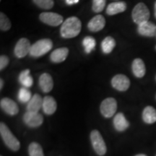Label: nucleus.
<instances>
[{"label": "nucleus", "mask_w": 156, "mask_h": 156, "mask_svg": "<svg viewBox=\"0 0 156 156\" xmlns=\"http://www.w3.org/2000/svg\"><path fill=\"white\" fill-rule=\"evenodd\" d=\"M81 28V21L76 17H70L62 23L60 30L61 36L64 38H74L79 35Z\"/></svg>", "instance_id": "nucleus-1"}, {"label": "nucleus", "mask_w": 156, "mask_h": 156, "mask_svg": "<svg viewBox=\"0 0 156 156\" xmlns=\"http://www.w3.org/2000/svg\"><path fill=\"white\" fill-rule=\"evenodd\" d=\"M0 134L7 147L12 151H17L20 147V142L12 134L5 123H0Z\"/></svg>", "instance_id": "nucleus-2"}, {"label": "nucleus", "mask_w": 156, "mask_h": 156, "mask_svg": "<svg viewBox=\"0 0 156 156\" xmlns=\"http://www.w3.org/2000/svg\"><path fill=\"white\" fill-rule=\"evenodd\" d=\"M52 47L53 43L50 39H41L31 46L30 55L34 57H40L48 53Z\"/></svg>", "instance_id": "nucleus-3"}, {"label": "nucleus", "mask_w": 156, "mask_h": 156, "mask_svg": "<svg viewBox=\"0 0 156 156\" xmlns=\"http://www.w3.org/2000/svg\"><path fill=\"white\" fill-rule=\"evenodd\" d=\"M132 17L134 22L140 25L142 23L147 22L150 18V11L145 4L138 3L132 10Z\"/></svg>", "instance_id": "nucleus-4"}, {"label": "nucleus", "mask_w": 156, "mask_h": 156, "mask_svg": "<svg viewBox=\"0 0 156 156\" xmlns=\"http://www.w3.org/2000/svg\"><path fill=\"white\" fill-rule=\"evenodd\" d=\"M90 141L93 149L98 155L102 156L106 154L107 151L106 143L99 131L95 129L91 132Z\"/></svg>", "instance_id": "nucleus-5"}, {"label": "nucleus", "mask_w": 156, "mask_h": 156, "mask_svg": "<svg viewBox=\"0 0 156 156\" xmlns=\"http://www.w3.org/2000/svg\"><path fill=\"white\" fill-rule=\"evenodd\" d=\"M117 110V102L114 98H107L101 103L100 111L101 114L106 118L114 116Z\"/></svg>", "instance_id": "nucleus-6"}, {"label": "nucleus", "mask_w": 156, "mask_h": 156, "mask_svg": "<svg viewBox=\"0 0 156 156\" xmlns=\"http://www.w3.org/2000/svg\"><path fill=\"white\" fill-rule=\"evenodd\" d=\"M25 124L29 127L36 128L40 126L44 122L43 116L39 113L27 112L23 116Z\"/></svg>", "instance_id": "nucleus-7"}, {"label": "nucleus", "mask_w": 156, "mask_h": 156, "mask_svg": "<svg viewBox=\"0 0 156 156\" xmlns=\"http://www.w3.org/2000/svg\"><path fill=\"white\" fill-rule=\"evenodd\" d=\"M39 18L41 22L51 26H58L63 23V17L54 12H43Z\"/></svg>", "instance_id": "nucleus-8"}, {"label": "nucleus", "mask_w": 156, "mask_h": 156, "mask_svg": "<svg viewBox=\"0 0 156 156\" xmlns=\"http://www.w3.org/2000/svg\"><path fill=\"white\" fill-rule=\"evenodd\" d=\"M31 46L30 41L28 39L23 38L17 41L15 47V54L17 58H23L28 54H30Z\"/></svg>", "instance_id": "nucleus-9"}, {"label": "nucleus", "mask_w": 156, "mask_h": 156, "mask_svg": "<svg viewBox=\"0 0 156 156\" xmlns=\"http://www.w3.org/2000/svg\"><path fill=\"white\" fill-rule=\"evenodd\" d=\"M112 85L114 88L119 91H126L130 86V80L126 75H116L112 78Z\"/></svg>", "instance_id": "nucleus-10"}, {"label": "nucleus", "mask_w": 156, "mask_h": 156, "mask_svg": "<svg viewBox=\"0 0 156 156\" xmlns=\"http://www.w3.org/2000/svg\"><path fill=\"white\" fill-rule=\"evenodd\" d=\"M0 106L1 108L6 114L15 116L19 112V108L17 103L9 98H4L0 101Z\"/></svg>", "instance_id": "nucleus-11"}, {"label": "nucleus", "mask_w": 156, "mask_h": 156, "mask_svg": "<svg viewBox=\"0 0 156 156\" xmlns=\"http://www.w3.org/2000/svg\"><path fill=\"white\" fill-rule=\"evenodd\" d=\"M137 31L141 36L153 37L156 35V25L147 21L138 25Z\"/></svg>", "instance_id": "nucleus-12"}, {"label": "nucleus", "mask_w": 156, "mask_h": 156, "mask_svg": "<svg viewBox=\"0 0 156 156\" xmlns=\"http://www.w3.org/2000/svg\"><path fill=\"white\" fill-rule=\"evenodd\" d=\"M106 25V20L103 15H98L93 17L87 25V28L92 32H98L103 30Z\"/></svg>", "instance_id": "nucleus-13"}, {"label": "nucleus", "mask_w": 156, "mask_h": 156, "mask_svg": "<svg viewBox=\"0 0 156 156\" xmlns=\"http://www.w3.org/2000/svg\"><path fill=\"white\" fill-rule=\"evenodd\" d=\"M39 86L44 93H49L54 87V82L51 76L48 73H44L39 78Z\"/></svg>", "instance_id": "nucleus-14"}, {"label": "nucleus", "mask_w": 156, "mask_h": 156, "mask_svg": "<svg viewBox=\"0 0 156 156\" xmlns=\"http://www.w3.org/2000/svg\"><path fill=\"white\" fill-rule=\"evenodd\" d=\"M57 108V104L55 99L52 96H46L43 101V111L46 114L52 115L55 113Z\"/></svg>", "instance_id": "nucleus-15"}, {"label": "nucleus", "mask_w": 156, "mask_h": 156, "mask_svg": "<svg viewBox=\"0 0 156 156\" xmlns=\"http://www.w3.org/2000/svg\"><path fill=\"white\" fill-rule=\"evenodd\" d=\"M44 99L38 94H35L27 105V111L29 112L38 113L39 110L43 106Z\"/></svg>", "instance_id": "nucleus-16"}, {"label": "nucleus", "mask_w": 156, "mask_h": 156, "mask_svg": "<svg viewBox=\"0 0 156 156\" xmlns=\"http://www.w3.org/2000/svg\"><path fill=\"white\" fill-rule=\"evenodd\" d=\"M114 126L118 132H124L129 126V122L122 113H119L114 116Z\"/></svg>", "instance_id": "nucleus-17"}, {"label": "nucleus", "mask_w": 156, "mask_h": 156, "mask_svg": "<svg viewBox=\"0 0 156 156\" xmlns=\"http://www.w3.org/2000/svg\"><path fill=\"white\" fill-rule=\"evenodd\" d=\"M132 69L134 76L138 78L143 77L145 75L146 68L145 64L141 58H135L132 62Z\"/></svg>", "instance_id": "nucleus-18"}, {"label": "nucleus", "mask_w": 156, "mask_h": 156, "mask_svg": "<svg viewBox=\"0 0 156 156\" xmlns=\"http://www.w3.org/2000/svg\"><path fill=\"white\" fill-rule=\"evenodd\" d=\"M68 54H69V49L67 48L64 47L57 48L51 54L50 58L52 62L60 63V62H64L67 58Z\"/></svg>", "instance_id": "nucleus-19"}, {"label": "nucleus", "mask_w": 156, "mask_h": 156, "mask_svg": "<svg viewBox=\"0 0 156 156\" xmlns=\"http://www.w3.org/2000/svg\"><path fill=\"white\" fill-rule=\"evenodd\" d=\"M126 4L124 2H117L109 4L106 9V14L108 15H114L123 12L126 10Z\"/></svg>", "instance_id": "nucleus-20"}, {"label": "nucleus", "mask_w": 156, "mask_h": 156, "mask_svg": "<svg viewBox=\"0 0 156 156\" xmlns=\"http://www.w3.org/2000/svg\"><path fill=\"white\" fill-rule=\"evenodd\" d=\"M142 119L146 124H153L156 122V109L153 106H147L142 112Z\"/></svg>", "instance_id": "nucleus-21"}, {"label": "nucleus", "mask_w": 156, "mask_h": 156, "mask_svg": "<svg viewBox=\"0 0 156 156\" xmlns=\"http://www.w3.org/2000/svg\"><path fill=\"white\" fill-rule=\"evenodd\" d=\"M19 82L25 87H30L33 85L34 80L30 76V70L25 69L19 75Z\"/></svg>", "instance_id": "nucleus-22"}, {"label": "nucleus", "mask_w": 156, "mask_h": 156, "mask_svg": "<svg viewBox=\"0 0 156 156\" xmlns=\"http://www.w3.org/2000/svg\"><path fill=\"white\" fill-rule=\"evenodd\" d=\"M115 46H116V41L112 37H106L103 39V41L101 43V48L103 53L109 54L112 51Z\"/></svg>", "instance_id": "nucleus-23"}, {"label": "nucleus", "mask_w": 156, "mask_h": 156, "mask_svg": "<svg viewBox=\"0 0 156 156\" xmlns=\"http://www.w3.org/2000/svg\"><path fill=\"white\" fill-rule=\"evenodd\" d=\"M29 156H44L42 147L38 142H31L28 147Z\"/></svg>", "instance_id": "nucleus-24"}, {"label": "nucleus", "mask_w": 156, "mask_h": 156, "mask_svg": "<svg viewBox=\"0 0 156 156\" xmlns=\"http://www.w3.org/2000/svg\"><path fill=\"white\" fill-rule=\"evenodd\" d=\"M83 45L84 48H85V52L87 54H90L95 48V45H96V41H95V38H93V37L87 36L83 39Z\"/></svg>", "instance_id": "nucleus-25"}, {"label": "nucleus", "mask_w": 156, "mask_h": 156, "mask_svg": "<svg viewBox=\"0 0 156 156\" xmlns=\"http://www.w3.org/2000/svg\"><path fill=\"white\" fill-rule=\"evenodd\" d=\"M32 95H31V93L27 87H21L19 90L18 92V100L20 101L21 103H28L32 98Z\"/></svg>", "instance_id": "nucleus-26"}, {"label": "nucleus", "mask_w": 156, "mask_h": 156, "mask_svg": "<svg viewBox=\"0 0 156 156\" xmlns=\"http://www.w3.org/2000/svg\"><path fill=\"white\" fill-rule=\"evenodd\" d=\"M11 28V23L8 17L3 12L0 13V29L2 31L9 30Z\"/></svg>", "instance_id": "nucleus-27"}, {"label": "nucleus", "mask_w": 156, "mask_h": 156, "mask_svg": "<svg viewBox=\"0 0 156 156\" xmlns=\"http://www.w3.org/2000/svg\"><path fill=\"white\" fill-rule=\"evenodd\" d=\"M34 2L41 9H49L54 7V0H33Z\"/></svg>", "instance_id": "nucleus-28"}, {"label": "nucleus", "mask_w": 156, "mask_h": 156, "mask_svg": "<svg viewBox=\"0 0 156 156\" xmlns=\"http://www.w3.org/2000/svg\"><path fill=\"white\" fill-rule=\"evenodd\" d=\"M106 0H93L92 9L95 12H101L106 6Z\"/></svg>", "instance_id": "nucleus-29"}, {"label": "nucleus", "mask_w": 156, "mask_h": 156, "mask_svg": "<svg viewBox=\"0 0 156 156\" xmlns=\"http://www.w3.org/2000/svg\"><path fill=\"white\" fill-rule=\"evenodd\" d=\"M9 58L7 56L2 55L0 56V69L3 70L8 65Z\"/></svg>", "instance_id": "nucleus-30"}, {"label": "nucleus", "mask_w": 156, "mask_h": 156, "mask_svg": "<svg viewBox=\"0 0 156 156\" xmlns=\"http://www.w3.org/2000/svg\"><path fill=\"white\" fill-rule=\"evenodd\" d=\"M65 1H66V3H67L68 5H74V4L78 3L80 0H65Z\"/></svg>", "instance_id": "nucleus-31"}, {"label": "nucleus", "mask_w": 156, "mask_h": 156, "mask_svg": "<svg viewBox=\"0 0 156 156\" xmlns=\"http://www.w3.org/2000/svg\"><path fill=\"white\" fill-rule=\"evenodd\" d=\"M3 85H4V82H3V80L1 79L0 80V89H2L3 87Z\"/></svg>", "instance_id": "nucleus-32"}, {"label": "nucleus", "mask_w": 156, "mask_h": 156, "mask_svg": "<svg viewBox=\"0 0 156 156\" xmlns=\"http://www.w3.org/2000/svg\"><path fill=\"white\" fill-rule=\"evenodd\" d=\"M154 12H155V17L156 18V2L155 3V7H154Z\"/></svg>", "instance_id": "nucleus-33"}, {"label": "nucleus", "mask_w": 156, "mask_h": 156, "mask_svg": "<svg viewBox=\"0 0 156 156\" xmlns=\"http://www.w3.org/2000/svg\"><path fill=\"white\" fill-rule=\"evenodd\" d=\"M135 156H147L145 154H138V155H136Z\"/></svg>", "instance_id": "nucleus-34"}, {"label": "nucleus", "mask_w": 156, "mask_h": 156, "mask_svg": "<svg viewBox=\"0 0 156 156\" xmlns=\"http://www.w3.org/2000/svg\"><path fill=\"white\" fill-rule=\"evenodd\" d=\"M155 48H156V46H155Z\"/></svg>", "instance_id": "nucleus-35"}, {"label": "nucleus", "mask_w": 156, "mask_h": 156, "mask_svg": "<svg viewBox=\"0 0 156 156\" xmlns=\"http://www.w3.org/2000/svg\"><path fill=\"white\" fill-rule=\"evenodd\" d=\"M155 79H156V77H155Z\"/></svg>", "instance_id": "nucleus-36"}, {"label": "nucleus", "mask_w": 156, "mask_h": 156, "mask_svg": "<svg viewBox=\"0 0 156 156\" xmlns=\"http://www.w3.org/2000/svg\"><path fill=\"white\" fill-rule=\"evenodd\" d=\"M1 156H2V155H1Z\"/></svg>", "instance_id": "nucleus-37"}]
</instances>
